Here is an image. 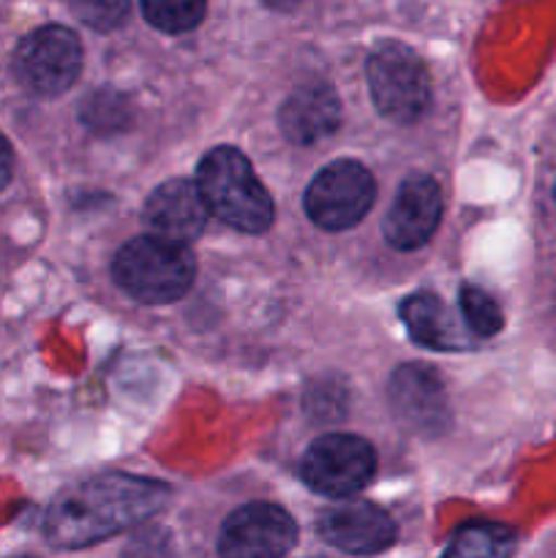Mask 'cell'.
Returning a JSON list of instances; mask_svg holds the SVG:
<instances>
[{
  "mask_svg": "<svg viewBox=\"0 0 556 558\" xmlns=\"http://www.w3.org/2000/svg\"><path fill=\"white\" fill-rule=\"evenodd\" d=\"M169 499L158 480L101 474L58 494L44 515V534L55 548H87L156 515Z\"/></svg>",
  "mask_w": 556,
  "mask_h": 558,
  "instance_id": "1",
  "label": "cell"
},
{
  "mask_svg": "<svg viewBox=\"0 0 556 558\" xmlns=\"http://www.w3.org/2000/svg\"><path fill=\"white\" fill-rule=\"evenodd\" d=\"M196 189L207 210L240 232L259 234L273 223V199L256 180L249 158L234 147H216L196 169Z\"/></svg>",
  "mask_w": 556,
  "mask_h": 558,
  "instance_id": "2",
  "label": "cell"
},
{
  "mask_svg": "<svg viewBox=\"0 0 556 558\" xmlns=\"http://www.w3.org/2000/svg\"><path fill=\"white\" fill-rule=\"evenodd\" d=\"M112 276L118 287L140 303H174L194 283L196 262L189 245L142 234L118 251Z\"/></svg>",
  "mask_w": 556,
  "mask_h": 558,
  "instance_id": "3",
  "label": "cell"
},
{
  "mask_svg": "<svg viewBox=\"0 0 556 558\" xmlns=\"http://www.w3.org/2000/svg\"><path fill=\"white\" fill-rule=\"evenodd\" d=\"M371 98L392 123H414L428 112L431 80L418 52L398 41H385L365 63Z\"/></svg>",
  "mask_w": 556,
  "mask_h": 558,
  "instance_id": "4",
  "label": "cell"
},
{
  "mask_svg": "<svg viewBox=\"0 0 556 558\" xmlns=\"http://www.w3.org/2000/svg\"><path fill=\"white\" fill-rule=\"evenodd\" d=\"M374 196L376 183L368 169L360 161L341 158L319 169L305 191L303 205L316 227L327 232H341V229L354 227L371 210Z\"/></svg>",
  "mask_w": 556,
  "mask_h": 558,
  "instance_id": "5",
  "label": "cell"
},
{
  "mask_svg": "<svg viewBox=\"0 0 556 558\" xmlns=\"http://www.w3.org/2000/svg\"><path fill=\"white\" fill-rule=\"evenodd\" d=\"M82 69L80 38L63 25H47L22 38L14 54V74L33 96H60Z\"/></svg>",
  "mask_w": 556,
  "mask_h": 558,
  "instance_id": "6",
  "label": "cell"
},
{
  "mask_svg": "<svg viewBox=\"0 0 556 558\" xmlns=\"http://www.w3.org/2000/svg\"><path fill=\"white\" fill-rule=\"evenodd\" d=\"M376 472V452L352 434H330L316 439L303 456L305 485L322 496L347 499L363 490Z\"/></svg>",
  "mask_w": 556,
  "mask_h": 558,
  "instance_id": "7",
  "label": "cell"
},
{
  "mask_svg": "<svg viewBox=\"0 0 556 558\" xmlns=\"http://www.w3.org/2000/svg\"><path fill=\"white\" fill-rule=\"evenodd\" d=\"M298 526L287 510L267 501L245 505L227 518L218 537L221 558H283L294 548Z\"/></svg>",
  "mask_w": 556,
  "mask_h": 558,
  "instance_id": "8",
  "label": "cell"
},
{
  "mask_svg": "<svg viewBox=\"0 0 556 558\" xmlns=\"http://www.w3.org/2000/svg\"><path fill=\"white\" fill-rule=\"evenodd\" d=\"M390 407L403 428L420 436H439L450 425L445 387L439 376L425 365H401L390 376Z\"/></svg>",
  "mask_w": 556,
  "mask_h": 558,
  "instance_id": "9",
  "label": "cell"
},
{
  "mask_svg": "<svg viewBox=\"0 0 556 558\" xmlns=\"http://www.w3.org/2000/svg\"><path fill=\"white\" fill-rule=\"evenodd\" d=\"M442 218V191L428 174H412L401 183L385 218V238L392 248L414 251L431 240Z\"/></svg>",
  "mask_w": 556,
  "mask_h": 558,
  "instance_id": "10",
  "label": "cell"
},
{
  "mask_svg": "<svg viewBox=\"0 0 556 558\" xmlns=\"http://www.w3.org/2000/svg\"><path fill=\"white\" fill-rule=\"evenodd\" d=\"M319 534L343 554L374 556L396 543V523L368 501H341L319 518Z\"/></svg>",
  "mask_w": 556,
  "mask_h": 558,
  "instance_id": "11",
  "label": "cell"
},
{
  "mask_svg": "<svg viewBox=\"0 0 556 558\" xmlns=\"http://www.w3.org/2000/svg\"><path fill=\"white\" fill-rule=\"evenodd\" d=\"M210 210L191 180H167L145 202V223L150 234L172 243H191L205 232Z\"/></svg>",
  "mask_w": 556,
  "mask_h": 558,
  "instance_id": "12",
  "label": "cell"
},
{
  "mask_svg": "<svg viewBox=\"0 0 556 558\" xmlns=\"http://www.w3.org/2000/svg\"><path fill=\"white\" fill-rule=\"evenodd\" d=\"M278 125L294 145H314L341 125V101L325 82L303 85L283 101Z\"/></svg>",
  "mask_w": 556,
  "mask_h": 558,
  "instance_id": "13",
  "label": "cell"
},
{
  "mask_svg": "<svg viewBox=\"0 0 556 558\" xmlns=\"http://www.w3.org/2000/svg\"><path fill=\"white\" fill-rule=\"evenodd\" d=\"M401 319L412 341L425 349L456 352V349H469V343H472V332L463 330L456 314L442 303V298L431 292H418L403 300Z\"/></svg>",
  "mask_w": 556,
  "mask_h": 558,
  "instance_id": "14",
  "label": "cell"
},
{
  "mask_svg": "<svg viewBox=\"0 0 556 558\" xmlns=\"http://www.w3.org/2000/svg\"><path fill=\"white\" fill-rule=\"evenodd\" d=\"M516 534L501 523H467L452 534L442 558H510Z\"/></svg>",
  "mask_w": 556,
  "mask_h": 558,
  "instance_id": "15",
  "label": "cell"
},
{
  "mask_svg": "<svg viewBox=\"0 0 556 558\" xmlns=\"http://www.w3.org/2000/svg\"><path fill=\"white\" fill-rule=\"evenodd\" d=\"M207 0H142L145 20L161 33H185L205 16Z\"/></svg>",
  "mask_w": 556,
  "mask_h": 558,
  "instance_id": "16",
  "label": "cell"
},
{
  "mask_svg": "<svg viewBox=\"0 0 556 558\" xmlns=\"http://www.w3.org/2000/svg\"><path fill=\"white\" fill-rule=\"evenodd\" d=\"M458 303H461L463 322H467V327L472 336L491 338L501 330V325H505L501 308L496 305V300L491 298V294L483 292V289L463 287Z\"/></svg>",
  "mask_w": 556,
  "mask_h": 558,
  "instance_id": "17",
  "label": "cell"
},
{
  "mask_svg": "<svg viewBox=\"0 0 556 558\" xmlns=\"http://www.w3.org/2000/svg\"><path fill=\"white\" fill-rule=\"evenodd\" d=\"M80 118L85 120L87 129L98 131V134L123 131V125L129 123V104L118 93H96L93 98H87Z\"/></svg>",
  "mask_w": 556,
  "mask_h": 558,
  "instance_id": "18",
  "label": "cell"
},
{
  "mask_svg": "<svg viewBox=\"0 0 556 558\" xmlns=\"http://www.w3.org/2000/svg\"><path fill=\"white\" fill-rule=\"evenodd\" d=\"M76 20L90 25L93 31H112L129 14V0H65Z\"/></svg>",
  "mask_w": 556,
  "mask_h": 558,
  "instance_id": "19",
  "label": "cell"
},
{
  "mask_svg": "<svg viewBox=\"0 0 556 558\" xmlns=\"http://www.w3.org/2000/svg\"><path fill=\"white\" fill-rule=\"evenodd\" d=\"M11 172H14V153L5 136L0 134V191L11 183Z\"/></svg>",
  "mask_w": 556,
  "mask_h": 558,
  "instance_id": "20",
  "label": "cell"
},
{
  "mask_svg": "<svg viewBox=\"0 0 556 558\" xmlns=\"http://www.w3.org/2000/svg\"><path fill=\"white\" fill-rule=\"evenodd\" d=\"M267 5H273V9H281V11H287V9H294V5L300 3V0H265Z\"/></svg>",
  "mask_w": 556,
  "mask_h": 558,
  "instance_id": "21",
  "label": "cell"
}]
</instances>
